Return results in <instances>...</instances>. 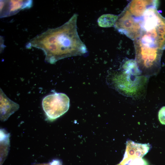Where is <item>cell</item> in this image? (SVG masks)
I'll return each mask as SVG.
<instances>
[{"instance_id": "6da1fadb", "label": "cell", "mask_w": 165, "mask_h": 165, "mask_svg": "<svg viewBox=\"0 0 165 165\" xmlns=\"http://www.w3.org/2000/svg\"><path fill=\"white\" fill-rule=\"evenodd\" d=\"M77 17L75 13L62 25L49 29L36 36L29 41L26 48L41 50L45 55L46 61L51 64L64 58L84 54L87 50L78 34Z\"/></svg>"}, {"instance_id": "5b68a950", "label": "cell", "mask_w": 165, "mask_h": 165, "mask_svg": "<svg viewBox=\"0 0 165 165\" xmlns=\"http://www.w3.org/2000/svg\"><path fill=\"white\" fill-rule=\"evenodd\" d=\"M32 3L31 0H0V17L12 16L22 9H29Z\"/></svg>"}, {"instance_id": "8fae6325", "label": "cell", "mask_w": 165, "mask_h": 165, "mask_svg": "<svg viewBox=\"0 0 165 165\" xmlns=\"http://www.w3.org/2000/svg\"><path fill=\"white\" fill-rule=\"evenodd\" d=\"M35 165H62V164L60 160H55L49 163L37 164Z\"/></svg>"}, {"instance_id": "30bf717a", "label": "cell", "mask_w": 165, "mask_h": 165, "mask_svg": "<svg viewBox=\"0 0 165 165\" xmlns=\"http://www.w3.org/2000/svg\"><path fill=\"white\" fill-rule=\"evenodd\" d=\"M158 119L160 123L165 125V106L162 107L158 112Z\"/></svg>"}, {"instance_id": "52a82bcc", "label": "cell", "mask_w": 165, "mask_h": 165, "mask_svg": "<svg viewBox=\"0 0 165 165\" xmlns=\"http://www.w3.org/2000/svg\"><path fill=\"white\" fill-rule=\"evenodd\" d=\"M0 93V119L4 121L19 109V105L8 98L1 88Z\"/></svg>"}, {"instance_id": "ba28073f", "label": "cell", "mask_w": 165, "mask_h": 165, "mask_svg": "<svg viewBox=\"0 0 165 165\" xmlns=\"http://www.w3.org/2000/svg\"><path fill=\"white\" fill-rule=\"evenodd\" d=\"M118 16L110 14H103L97 20L99 26L103 28H108L113 26L118 20Z\"/></svg>"}, {"instance_id": "7c38bea8", "label": "cell", "mask_w": 165, "mask_h": 165, "mask_svg": "<svg viewBox=\"0 0 165 165\" xmlns=\"http://www.w3.org/2000/svg\"><path fill=\"white\" fill-rule=\"evenodd\" d=\"M117 165H121L120 163H119Z\"/></svg>"}, {"instance_id": "9c48e42d", "label": "cell", "mask_w": 165, "mask_h": 165, "mask_svg": "<svg viewBox=\"0 0 165 165\" xmlns=\"http://www.w3.org/2000/svg\"><path fill=\"white\" fill-rule=\"evenodd\" d=\"M121 165H147L145 161L141 158L129 160Z\"/></svg>"}, {"instance_id": "7a4b0ae2", "label": "cell", "mask_w": 165, "mask_h": 165, "mask_svg": "<svg viewBox=\"0 0 165 165\" xmlns=\"http://www.w3.org/2000/svg\"><path fill=\"white\" fill-rule=\"evenodd\" d=\"M112 77L115 89L124 95L134 97L143 91L148 76L142 74L135 60L128 59L123 63L121 70Z\"/></svg>"}, {"instance_id": "277c9868", "label": "cell", "mask_w": 165, "mask_h": 165, "mask_svg": "<svg viewBox=\"0 0 165 165\" xmlns=\"http://www.w3.org/2000/svg\"><path fill=\"white\" fill-rule=\"evenodd\" d=\"M42 105L48 119L53 121L68 111L70 99L64 93L55 92L45 97L42 100Z\"/></svg>"}, {"instance_id": "3957f363", "label": "cell", "mask_w": 165, "mask_h": 165, "mask_svg": "<svg viewBox=\"0 0 165 165\" xmlns=\"http://www.w3.org/2000/svg\"><path fill=\"white\" fill-rule=\"evenodd\" d=\"M134 42L135 61L142 74L148 77L156 75L160 68L163 50Z\"/></svg>"}, {"instance_id": "8992f818", "label": "cell", "mask_w": 165, "mask_h": 165, "mask_svg": "<svg viewBox=\"0 0 165 165\" xmlns=\"http://www.w3.org/2000/svg\"><path fill=\"white\" fill-rule=\"evenodd\" d=\"M150 148L149 144L136 143L131 140L127 141L124 157L120 163L122 164L129 160L141 158L148 152Z\"/></svg>"}]
</instances>
